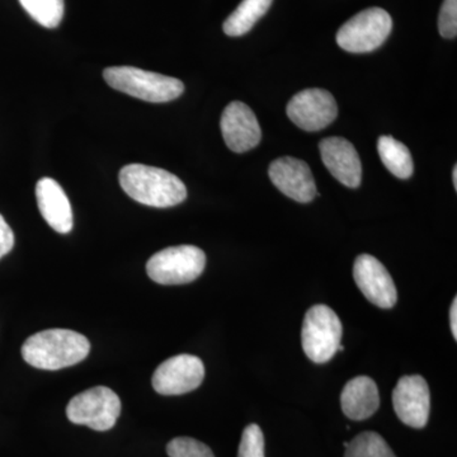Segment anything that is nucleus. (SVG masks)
<instances>
[{
  "label": "nucleus",
  "instance_id": "1",
  "mask_svg": "<svg viewBox=\"0 0 457 457\" xmlns=\"http://www.w3.org/2000/svg\"><path fill=\"white\" fill-rule=\"evenodd\" d=\"M120 185L125 194L146 206L173 207L187 198V188L179 177L161 168L129 164L120 171Z\"/></svg>",
  "mask_w": 457,
  "mask_h": 457
},
{
  "label": "nucleus",
  "instance_id": "2",
  "mask_svg": "<svg viewBox=\"0 0 457 457\" xmlns=\"http://www.w3.org/2000/svg\"><path fill=\"white\" fill-rule=\"evenodd\" d=\"M90 343L80 333L69 329H47L29 337L22 345V356L36 369L71 368L87 359Z\"/></svg>",
  "mask_w": 457,
  "mask_h": 457
},
{
  "label": "nucleus",
  "instance_id": "3",
  "mask_svg": "<svg viewBox=\"0 0 457 457\" xmlns=\"http://www.w3.org/2000/svg\"><path fill=\"white\" fill-rule=\"evenodd\" d=\"M104 78L111 88L152 104L173 101L185 92V86L179 79L134 66L104 69Z\"/></svg>",
  "mask_w": 457,
  "mask_h": 457
},
{
  "label": "nucleus",
  "instance_id": "4",
  "mask_svg": "<svg viewBox=\"0 0 457 457\" xmlns=\"http://www.w3.org/2000/svg\"><path fill=\"white\" fill-rule=\"evenodd\" d=\"M206 267V254L195 245L170 246L147 261V276L161 285H183L195 281Z\"/></svg>",
  "mask_w": 457,
  "mask_h": 457
},
{
  "label": "nucleus",
  "instance_id": "5",
  "mask_svg": "<svg viewBox=\"0 0 457 457\" xmlns=\"http://www.w3.org/2000/svg\"><path fill=\"white\" fill-rule=\"evenodd\" d=\"M342 323L329 306L315 305L303 319L302 342L303 352L315 363H327L341 345Z\"/></svg>",
  "mask_w": 457,
  "mask_h": 457
},
{
  "label": "nucleus",
  "instance_id": "6",
  "mask_svg": "<svg viewBox=\"0 0 457 457\" xmlns=\"http://www.w3.org/2000/svg\"><path fill=\"white\" fill-rule=\"evenodd\" d=\"M393 20L381 8H369L352 17L337 33V44L352 54L371 53L386 41Z\"/></svg>",
  "mask_w": 457,
  "mask_h": 457
},
{
  "label": "nucleus",
  "instance_id": "7",
  "mask_svg": "<svg viewBox=\"0 0 457 457\" xmlns=\"http://www.w3.org/2000/svg\"><path fill=\"white\" fill-rule=\"evenodd\" d=\"M121 413V400L106 386H96L78 394L66 408V416L74 425L104 432L116 425Z\"/></svg>",
  "mask_w": 457,
  "mask_h": 457
},
{
  "label": "nucleus",
  "instance_id": "8",
  "mask_svg": "<svg viewBox=\"0 0 457 457\" xmlns=\"http://www.w3.org/2000/svg\"><path fill=\"white\" fill-rule=\"evenodd\" d=\"M288 119L303 131H320L337 119L338 106L326 89H305L295 95L286 108Z\"/></svg>",
  "mask_w": 457,
  "mask_h": 457
},
{
  "label": "nucleus",
  "instance_id": "9",
  "mask_svg": "<svg viewBox=\"0 0 457 457\" xmlns=\"http://www.w3.org/2000/svg\"><path fill=\"white\" fill-rule=\"evenodd\" d=\"M204 378L203 361L192 354H179L164 361L153 375V387L161 395L194 392Z\"/></svg>",
  "mask_w": 457,
  "mask_h": 457
},
{
  "label": "nucleus",
  "instance_id": "10",
  "mask_svg": "<svg viewBox=\"0 0 457 457\" xmlns=\"http://www.w3.org/2000/svg\"><path fill=\"white\" fill-rule=\"evenodd\" d=\"M396 416L411 428H425L431 411V394L422 376H403L393 392Z\"/></svg>",
  "mask_w": 457,
  "mask_h": 457
},
{
  "label": "nucleus",
  "instance_id": "11",
  "mask_svg": "<svg viewBox=\"0 0 457 457\" xmlns=\"http://www.w3.org/2000/svg\"><path fill=\"white\" fill-rule=\"evenodd\" d=\"M353 278L366 299L381 309H392L398 300L395 285L380 261L361 254L353 266Z\"/></svg>",
  "mask_w": 457,
  "mask_h": 457
},
{
  "label": "nucleus",
  "instance_id": "12",
  "mask_svg": "<svg viewBox=\"0 0 457 457\" xmlns=\"http://www.w3.org/2000/svg\"><path fill=\"white\" fill-rule=\"evenodd\" d=\"M220 128L225 144L231 152L245 153L261 143L260 122L253 111L239 101L231 102L222 112Z\"/></svg>",
  "mask_w": 457,
  "mask_h": 457
},
{
  "label": "nucleus",
  "instance_id": "13",
  "mask_svg": "<svg viewBox=\"0 0 457 457\" xmlns=\"http://www.w3.org/2000/svg\"><path fill=\"white\" fill-rule=\"evenodd\" d=\"M269 176L276 186L296 203H312L317 196V185L309 165L300 159L284 156L270 165Z\"/></svg>",
  "mask_w": 457,
  "mask_h": 457
},
{
  "label": "nucleus",
  "instance_id": "14",
  "mask_svg": "<svg viewBox=\"0 0 457 457\" xmlns=\"http://www.w3.org/2000/svg\"><path fill=\"white\" fill-rule=\"evenodd\" d=\"M327 170L342 185L357 188L362 179V164L356 147L343 137H327L319 144Z\"/></svg>",
  "mask_w": 457,
  "mask_h": 457
},
{
  "label": "nucleus",
  "instance_id": "15",
  "mask_svg": "<svg viewBox=\"0 0 457 457\" xmlns=\"http://www.w3.org/2000/svg\"><path fill=\"white\" fill-rule=\"evenodd\" d=\"M36 198L42 218L60 234L73 228V210L71 201L55 179H42L36 186Z\"/></svg>",
  "mask_w": 457,
  "mask_h": 457
},
{
  "label": "nucleus",
  "instance_id": "16",
  "mask_svg": "<svg viewBox=\"0 0 457 457\" xmlns=\"http://www.w3.org/2000/svg\"><path fill=\"white\" fill-rule=\"evenodd\" d=\"M343 413L352 420H365L380 407L378 385L369 376H357L345 384L341 394Z\"/></svg>",
  "mask_w": 457,
  "mask_h": 457
},
{
  "label": "nucleus",
  "instance_id": "17",
  "mask_svg": "<svg viewBox=\"0 0 457 457\" xmlns=\"http://www.w3.org/2000/svg\"><path fill=\"white\" fill-rule=\"evenodd\" d=\"M273 0H243L224 22V32L230 37H239L253 29L255 23L269 11Z\"/></svg>",
  "mask_w": 457,
  "mask_h": 457
},
{
  "label": "nucleus",
  "instance_id": "18",
  "mask_svg": "<svg viewBox=\"0 0 457 457\" xmlns=\"http://www.w3.org/2000/svg\"><path fill=\"white\" fill-rule=\"evenodd\" d=\"M378 152L387 170L400 179H408L414 171L413 159L404 144L393 137H381L378 141Z\"/></svg>",
  "mask_w": 457,
  "mask_h": 457
},
{
  "label": "nucleus",
  "instance_id": "19",
  "mask_svg": "<svg viewBox=\"0 0 457 457\" xmlns=\"http://www.w3.org/2000/svg\"><path fill=\"white\" fill-rule=\"evenodd\" d=\"M21 5L41 26L56 29L64 17V0H20Z\"/></svg>",
  "mask_w": 457,
  "mask_h": 457
},
{
  "label": "nucleus",
  "instance_id": "20",
  "mask_svg": "<svg viewBox=\"0 0 457 457\" xmlns=\"http://www.w3.org/2000/svg\"><path fill=\"white\" fill-rule=\"evenodd\" d=\"M345 457H396L387 442L376 432L356 436L345 447Z\"/></svg>",
  "mask_w": 457,
  "mask_h": 457
},
{
  "label": "nucleus",
  "instance_id": "21",
  "mask_svg": "<svg viewBox=\"0 0 457 457\" xmlns=\"http://www.w3.org/2000/svg\"><path fill=\"white\" fill-rule=\"evenodd\" d=\"M170 457H215L212 449L191 437H177L167 446Z\"/></svg>",
  "mask_w": 457,
  "mask_h": 457
},
{
  "label": "nucleus",
  "instance_id": "22",
  "mask_svg": "<svg viewBox=\"0 0 457 457\" xmlns=\"http://www.w3.org/2000/svg\"><path fill=\"white\" fill-rule=\"evenodd\" d=\"M237 457H264V436L257 425L245 427Z\"/></svg>",
  "mask_w": 457,
  "mask_h": 457
},
{
  "label": "nucleus",
  "instance_id": "23",
  "mask_svg": "<svg viewBox=\"0 0 457 457\" xmlns=\"http://www.w3.org/2000/svg\"><path fill=\"white\" fill-rule=\"evenodd\" d=\"M438 31L445 38L457 35V0H445L438 16Z\"/></svg>",
  "mask_w": 457,
  "mask_h": 457
},
{
  "label": "nucleus",
  "instance_id": "24",
  "mask_svg": "<svg viewBox=\"0 0 457 457\" xmlns=\"http://www.w3.org/2000/svg\"><path fill=\"white\" fill-rule=\"evenodd\" d=\"M14 246V233L11 227L5 221V219L0 215V260L5 257Z\"/></svg>",
  "mask_w": 457,
  "mask_h": 457
},
{
  "label": "nucleus",
  "instance_id": "25",
  "mask_svg": "<svg viewBox=\"0 0 457 457\" xmlns=\"http://www.w3.org/2000/svg\"><path fill=\"white\" fill-rule=\"evenodd\" d=\"M450 324L451 332H453V338L457 339V300H453V305L450 309Z\"/></svg>",
  "mask_w": 457,
  "mask_h": 457
},
{
  "label": "nucleus",
  "instance_id": "26",
  "mask_svg": "<svg viewBox=\"0 0 457 457\" xmlns=\"http://www.w3.org/2000/svg\"><path fill=\"white\" fill-rule=\"evenodd\" d=\"M453 187H455V189H457V167H456V165H455V167H453Z\"/></svg>",
  "mask_w": 457,
  "mask_h": 457
}]
</instances>
